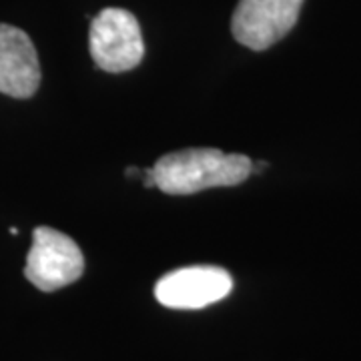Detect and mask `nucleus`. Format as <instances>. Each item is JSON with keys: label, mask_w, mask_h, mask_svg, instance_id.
Returning <instances> with one entry per match:
<instances>
[{"label": "nucleus", "mask_w": 361, "mask_h": 361, "mask_svg": "<svg viewBox=\"0 0 361 361\" xmlns=\"http://www.w3.org/2000/svg\"><path fill=\"white\" fill-rule=\"evenodd\" d=\"M251 159L221 149H180L153 165L157 187L167 195H193L211 187H235L251 175Z\"/></svg>", "instance_id": "obj_1"}, {"label": "nucleus", "mask_w": 361, "mask_h": 361, "mask_svg": "<svg viewBox=\"0 0 361 361\" xmlns=\"http://www.w3.org/2000/svg\"><path fill=\"white\" fill-rule=\"evenodd\" d=\"M90 56L104 73H127L145 54L139 20L125 8H104L90 23Z\"/></svg>", "instance_id": "obj_2"}, {"label": "nucleus", "mask_w": 361, "mask_h": 361, "mask_svg": "<svg viewBox=\"0 0 361 361\" xmlns=\"http://www.w3.org/2000/svg\"><path fill=\"white\" fill-rule=\"evenodd\" d=\"M85 271V257L65 233L52 227H37L28 251L25 277L40 291H56L78 281Z\"/></svg>", "instance_id": "obj_3"}, {"label": "nucleus", "mask_w": 361, "mask_h": 361, "mask_svg": "<svg viewBox=\"0 0 361 361\" xmlns=\"http://www.w3.org/2000/svg\"><path fill=\"white\" fill-rule=\"evenodd\" d=\"M303 0H239L231 16V32L239 44L265 51L295 26Z\"/></svg>", "instance_id": "obj_4"}, {"label": "nucleus", "mask_w": 361, "mask_h": 361, "mask_svg": "<svg viewBox=\"0 0 361 361\" xmlns=\"http://www.w3.org/2000/svg\"><path fill=\"white\" fill-rule=\"evenodd\" d=\"M233 277L221 267L193 265L171 271L155 285V297L169 310H203L231 293Z\"/></svg>", "instance_id": "obj_5"}, {"label": "nucleus", "mask_w": 361, "mask_h": 361, "mask_svg": "<svg viewBox=\"0 0 361 361\" xmlns=\"http://www.w3.org/2000/svg\"><path fill=\"white\" fill-rule=\"evenodd\" d=\"M39 85V54L30 37L16 26L0 25V92L30 99Z\"/></svg>", "instance_id": "obj_6"}, {"label": "nucleus", "mask_w": 361, "mask_h": 361, "mask_svg": "<svg viewBox=\"0 0 361 361\" xmlns=\"http://www.w3.org/2000/svg\"><path fill=\"white\" fill-rule=\"evenodd\" d=\"M135 173H139V169H135V167L127 169V175H129V177H130V175H135Z\"/></svg>", "instance_id": "obj_7"}]
</instances>
